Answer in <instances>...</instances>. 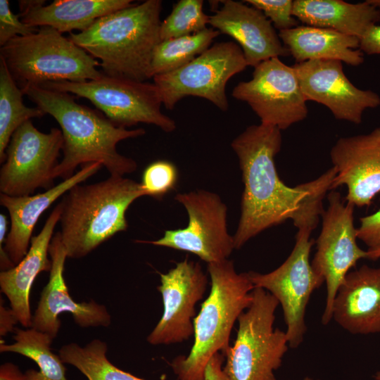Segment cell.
I'll list each match as a JSON object with an SVG mask.
<instances>
[{"instance_id":"cell-12","label":"cell","mask_w":380,"mask_h":380,"mask_svg":"<svg viewBox=\"0 0 380 380\" xmlns=\"http://www.w3.org/2000/svg\"><path fill=\"white\" fill-rule=\"evenodd\" d=\"M175 199L186 210L188 225L165 230L163 237L142 242L191 253L208 264L227 260L235 249L234 241L227 230V205L220 196L199 189L177 194Z\"/></svg>"},{"instance_id":"cell-26","label":"cell","mask_w":380,"mask_h":380,"mask_svg":"<svg viewBox=\"0 0 380 380\" xmlns=\"http://www.w3.org/2000/svg\"><path fill=\"white\" fill-rule=\"evenodd\" d=\"M14 342H1V353H14L33 360L39 371L28 369L24 374L26 380H68L66 368L59 355L52 352V339L48 334L32 327L15 329Z\"/></svg>"},{"instance_id":"cell-17","label":"cell","mask_w":380,"mask_h":380,"mask_svg":"<svg viewBox=\"0 0 380 380\" xmlns=\"http://www.w3.org/2000/svg\"><path fill=\"white\" fill-rule=\"evenodd\" d=\"M49 254L52 262L49 279L32 315V327L53 339L61 325L59 315L64 312H70L80 327H109L111 316L104 305L94 300L77 303L70 295L63 276L68 254L60 232L53 235Z\"/></svg>"},{"instance_id":"cell-30","label":"cell","mask_w":380,"mask_h":380,"mask_svg":"<svg viewBox=\"0 0 380 380\" xmlns=\"http://www.w3.org/2000/svg\"><path fill=\"white\" fill-rule=\"evenodd\" d=\"M202 0H180L161 22L160 40L190 35L207 29L209 15L203 11Z\"/></svg>"},{"instance_id":"cell-16","label":"cell","mask_w":380,"mask_h":380,"mask_svg":"<svg viewBox=\"0 0 380 380\" xmlns=\"http://www.w3.org/2000/svg\"><path fill=\"white\" fill-rule=\"evenodd\" d=\"M293 67L306 101L325 106L336 119L360 124L366 109L380 105L378 94L350 82L340 61H308Z\"/></svg>"},{"instance_id":"cell-3","label":"cell","mask_w":380,"mask_h":380,"mask_svg":"<svg viewBox=\"0 0 380 380\" xmlns=\"http://www.w3.org/2000/svg\"><path fill=\"white\" fill-rule=\"evenodd\" d=\"M162 1L146 0L97 19L68 38L95 59L111 77L145 82L150 79L153 53L160 42Z\"/></svg>"},{"instance_id":"cell-25","label":"cell","mask_w":380,"mask_h":380,"mask_svg":"<svg viewBox=\"0 0 380 380\" xmlns=\"http://www.w3.org/2000/svg\"><path fill=\"white\" fill-rule=\"evenodd\" d=\"M293 15L305 25L330 29L359 39L380 22V11L367 0L357 4L342 0H295Z\"/></svg>"},{"instance_id":"cell-8","label":"cell","mask_w":380,"mask_h":380,"mask_svg":"<svg viewBox=\"0 0 380 380\" xmlns=\"http://www.w3.org/2000/svg\"><path fill=\"white\" fill-rule=\"evenodd\" d=\"M318 221L317 217L306 215L293 222L298 229L295 246L279 267L265 274L248 272L255 288L266 290L281 305L289 346L293 349L303 341L307 330L305 310L310 296L324 282L310 262V253L314 243L310 236Z\"/></svg>"},{"instance_id":"cell-31","label":"cell","mask_w":380,"mask_h":380,"mask_svg":"<svg viewBox=\"0 0 380 380\" xmlns=\"http://www.w3.org/2000/svg\"><path fill=\"white\" fill-rule=\"evenodd\" d=\"M177 181V167L168 160H159L144 169L140 184L146 196L160 199L175 189Z\"/></svg>"},{"instance_id":"cell-1","label":"cell","mask_w":380,"mask_h":380,"mask_svg":"<svg viewBox=\"0 0 380 380\" xmlns=\"http://www.w3.org/2000/svg\"><path fill=\"white\" fill-rule=\"evenodd\" d=\"M281 131L260 122L246 127L231 143L244 186L233 236L236 249L264 230L292 220L308 194L305 183L290 187L278 175L274 158L281 147Z\"/></svg>"},{"instance_id":"cell-13","label":"cell","mask_w":380,"mask_h":380,"mask_svg":"<svg viewBox=\"0 0 380 380\" xmlns=\"http://www.w3.org/2000/svg\"><path fill=\"white\" fill-rule=\"evenodd\" d=\"M329 206L322 212V224L316 241L317 251L311 265L326 283L327 295L322 322L327 325L332 319L334 301L341 284L357 261L367 258V251L357 243L354 226V208L346 205L337 191L328 195Z\"/></svg>"},{"instance_id":"cell-33","label":"cell","mask_w":380,"mask_h":380,"mask_svg":"<svg viewBox=\"0 0 380 380\" xmlns=\"http://www.w3.org/2000/svg\"><path fill=\"white\" fill-rule=\"evenodd\" d=\"M39 27L22 22L20 13L14 14L8 0H0V46L17 36H26L37 32Z\"/></svg>"},{"instance_id":"cell-40","label":"cell","mask_w":380,"mask_h":380,"mask_svg":"<svg viewBox=\"0 0 380 380\" xmlns=\"http://www.w3.org/2000/svg\"><path fill=\"white\" fill-rule=\"evenodd\" d=\"M367 1L380 11V0H367Z\"/></svg>"},{"instance_id":"cell-35","label":"cell","mask_w":380,"mask_h":380,"mask_svg":"<svg viewBox=\"0 0 380 380\" xmlns=\"http://www.w3.org/2000/svg\"><path fill=\"white\" fill-rule=\"evenodd\" d=\"M359 49L367 55L380 54V25L370 27L360 39Z\"/></svg>"},{"instance_id":"cell-21","label":"cell","mask_w":380,"mask_h":380,"mask_svg":"<svg viewBox=\"0 0 380 380\" xmlns=\"http://www.w3.org/2000/svg\"><path fill=\"white\" fill-rule=\"evenodd\" d=\"M332 319L353 334L380 333V267L349 272L336 295Z\"/></svg>"},{"instance_id":"cell-22","label":"cell","mask_w":380,"mask_h":380,"mask_svg":"<svg viewBox=\"0 0 380 380\" xmlns=\"http://www.w3.org/2000/svg\"><path fill=\"white\" fill-rule=\"evenodd\" d=\"M62 212L61 202L53 208L40 232L32 236L29 250L22 260L13 268L0 273L1 291L7 297L18 322L25 327L32 324L30 295L39 274L50 272L52 266L49 248L53 231Z\"/></svg>"},{"instance_id":"cell-19","label":"cell","mask_w":380,"mask_h":380,"mask_svg":"<svg viewBox=\"0 0 380 380\" xmlns=\"http://www.w3.org/2000/svg\"><path fill=\"white\" fill-rule=\"evenodd\" d=\"M102 167L100 163L85 165L72 177L36 195L10 196L0 194V204L8 212L10 229L4 246L0 247V268L9 270L27 254L36 223L58 198L74 186L95 175Z\"/></svg>"},{"instance_id":"cell-14","label":"cell","mask_w":380,"mask_h":380,"mask_svg":"<svg viewBox=\"0 0 380 380\" xmlns=\"http://www.w3.org/2000/svg\"><path fill=\"white\" fill-rule=\"evenodd\" d=\"M252 75L239 82L232 96L247 103L261 123L283 130L307 117V101L293 66L272 58L254 67Z\"/></svg>"},{"instance_id":"cell-2","label":"cell","mask_w":380,"mask_h":380,"mask_svg":"<svg viewBox=\"0 0 380 380\" xmlns=\"http://www.w3.org/2000/svg\"><path fill=\"white\" fill-rule=\"evenodd\" d=\"M24 95L58 123L63 137V158L55 175L70 178L79 165L100 163L110 175L134 172L137 163L120 154L118 144L145 134L142 128L127 129L118 127L103 114L77 103L68 93L36 84L20 87Z\"/></svg>"},{"instance_id":"cell-39","label":"cell","mask_w":380,"mask_h":380,"mask_svg":"<svg viewBox=\"0 0 380 380\" xmlns=\"http://www.w3.org/2000/svg\"><path fill=\"white\" fill-rule=\"evenodd\" d=\"M367 259L376 260L380 258V248L374 251L367 250Z\"/></svg>"},{"instance_id":"cell-4","label":"cell","mask_w":380,"mask_h":380,"mask_svg":"<svg viewBox=\"0 0 380 380\" xmlns=\"http://www.w3.org/2000/svg\"><path fill=\"white\" fill-rule=\"evenodd\" d=\"M146 196L141 184L122 176L77 184L61 201L62 241L68 258H82L118 232L126 231V212Z\"/></svg>"},{"instance_id":"cell-15","label":"cell","mask_w":380,"mask_h":380,"mask_svg":"<svg viewBox=\"0 0 380 380\" xmlns=\"http://www.w3.org/2000/svg\"><path fill=\"white\" fill-rule=\"evenodd\" d=\"M159 275L163 312L147 341L154 346L179 343L194 335L196 305L204 296L208 276L198 262L187 258Z\"/></svg>"},{"instance_id":"cell-23","label":"cell","mask_w":380,"mask_h":380,"mask_svg":"<svg viewBox=\"0 0 380 380\" xmlns=\"http://www.w3.org/2000/svg\"><path fill=\"white\" fill-rule=\"evenodd\" d=\"M44 0L18 1L23 23L33 27L49 26L60 33L87 30L97 19L131 6L132 0Z\"/></svg>"},{"instance_id":"cell-11","label":"cell","mask_w":380,"mask_h":380,"mask_svg":"<svg viewBox=\"0 0 380 380\" xmlns=\"http://www.w3.org/2000/svg\"><path fill=\"white\" fill-rule=\"evenodd\" d=\"M61 129L48 133L37 129L32 120L13 134L0 169V191L10 196L33 195L36 189L48 190L54 185L55 171L63 150Z\"/></svg>"},{"instance_id":"cell-28","label":"cell","mask_w":380,"mask_h":380,"mask_svg":"<svg viewBox=\"0 0 380 380\" xmlns=\"http://www.w3.org/2000/svg\"><path fill=\"white\" fill-rule=\"evenodd\" d=\"M220 34L215 29L208 27L190 35L160 41L153 53L150 78L189 63L210 47L213 39Z\"/></svg>"},{"instance_id":"cell-41","label":"cell","mask_w":380,"mask_h":380,"mask_svg":"<svg viewBox=\"0 0 380 380\" xmlns=\"http://www.w3.org/2000/svg\"><path fill=\"white\" fill-rule=\"evenodd\" d=\"M374 378L376 380H380V370L375 373V374L374 375Z\"/></svg>"},{"instance_id":"cell-9","label":"cell","mask_w":380,"mask_h":380,"mask_svg":"<svg viewBox=\"0 0 380 380\" xmlns=\"http://www.w3.org/2000/svg\"><path fill=\"white\" fill-rule=\"evenodd\" d=\"M90 101L112 122L129 127L139 123L153 125L165 132L176 128L174 120L161 111L158 88L154 83L103 75L81 82H47L37 84Z\"/></svg>"},{"instance_id":"cell-5","label":"cell","mask_w":380,"mask_h":380,"mask_svg":"<svg viewBox=\"0 0 380 380\" xmlns=\"http://www.w3.org/2000/svg\"><path fill=\"white\" fill-rule=\"evenodd\" d=\"M208 271L211 287L194 319L191 349L170 364L177 380H204L208 362L217 353L224 357L235 322L252 303L255 287L248 273H238L232 260L208 264Z\"/></svg>"},{"instance_id":"cell-42","label":"cell","mask_w":380,"mask_h":380,"mask_svg":"<svg viewBox=\"0 0 380 380\" xmlns=\"http://www.w3.org/2000/svg\"><path fill=\"white\" fill-rule=\"evenodd\" d=\"M303 380H312V379L309 377V376H306V377L304 378ZM317 380H320V379H317Z\"/></svg>"},{"instance_id":"cell-18","label":"cell","mask_w":380,"mask_h":380,"mask_svg":"<svg viewBox=\"0 0 380 380\" xmlns=\"http://www.w3.org/2000/svg\"><path fill=\"white\" fill-rule=\"evenodd\" d=\"M330 158L336 170L331 189L346 185L348 203L369 206L380 193V127L368 134L340 138Z\"/></svg>"},{"instance_id":"cell-37","label":"cell","mask_w":380,"mask_h":380,"mask_svg":"<svg viewBox=\"0 0 380 380\" xmlns=\"http://www.w3.org/2000/svg\"><path fill=\"white\" fill-rule=\"evenodd\" d=\"M18 322L16 316L11 308H6L2 303L1 298L0 303V334L5 336L7 333L14 330L15 324Z\"/></svg>"},{"instance_id":"cell-24","label":"cell","mask_w":380,"mask_h":380,"mask_svg":"<svg viewBox=\"0 0 380 380\" xmlns=\"http://www.w3.org/2000/svg\"><path fill=\"white\" fill-rule=\"evenodd\" d=\"M279 37L296 63L337 60L358 66L364 62L360 39L333 30L298 25L279 31Z\"/></svg>"},{"instance_id":"cell-29","label":"cell","mask_w":380,"mask_h":380,"mask_svg":"<svg viewBox=\"0 0 380 380\" xmlns=\"http://www.w3.org/2000/svg\"><path fill=\"white\" fill-rule=\"evenodd\" d=\"M107 344L94 339L84 346L76 343L63 346L58 355L64 363L76 367L88 380H145L119 369L108 359Z\"/></svg>"},{"instance_id":"cell-6","label":"cell","mask_w":380,"mask_h":380,"mask_svg":"<svg viewBox=\"0 0 380 380\" xmlns=\"http://www.w3.org/2000/svg\"><path fill=\"white\" fill-rule=\"evenodd\" d=\"M0 57L20 87L47 82H81L103 75L97 69L98 60L49 26L13 38L1 46Z\"/></svg>"},{"instance_id":"cell-32","label":"cell","mask_w":380,"mask_h":380,"mask_svg":"<svg viewBox=\"0 0 380 380\" xmlns=\"http://www.w3.org/2000/svg\"><path fill=\"white\" fill-rule=\"evenodd\" d=\"M244 3L260 10L279 31L293 28L298 20L293 15L291 0H245Z\"/></svg>"},{"instance_id":"cell-7","label":"cell","mask_w":380,"mask_h":380,"mask_svg":"<svg viewBox=\"0 0 380 380\" xmlns=\"http://www.w3.org/2000/svg\"><path fill=\"white\" fill-rule=\"evenodd\" d=\"M251 305L238 318L236 340L227 349L223 367L229 380H277L274 372L288 350L286 331L274 328L278 300L254 288Z\"/></svg>"},{"instance_id":"cell-20","label":"cell","mask_w":380,"mask_h":380,"mask_svg":"<svg viewBox=\"0 0 380 380\" xmlns=\"http://www.w3.org/2000/svg\"><path fill=\"white\" fill-rule=\"evenodd\" d=\"M209 17V25L232 37L241 49L248 66L289 55L271 21L260 10L243 1H222Z\"/></svg>"},{"instance_id":"cell-10","label":"cell","mask_w":380,"mask_h":380,"mask_svg":"<svg viewBox=\"0 0 380 380\" xmlns=\"http://www.w3.org/2000/svg\"><path fill=\"white\" fill-rule=\"evenodd\" d=\"M248 66L240 46L222 42L209 47L185 65L153 77L163 105L171 110L182 99L198 96L208 100L222 111L229 108L226 85Z\"/></svg>"},{"instance_id":"cell-27","label":"cell","mask_w":380,"mask_h":380,"mask_svg":"<svg viewBox=\"0 0 380 380\" xmlns=\"http://www.w3.org/2000/svg\"><path fill=\"white\" fill-rule=\"evenodd\" d=\"M23 93L5 61L0 57V163L5 160V153L15 131L32 118L46 113L38 107L26 106Z\"/></svg>"},{"instance_id":"cell-36","label":"cell","mask_w":380,"mask_h":380,"mask_svg":"<svg viewBox=\"0 0 380 380\" xmlns=\"http://www.w3.org/2000/svg\"><path fill=\"white\" fill-rule=\"evenodd\" d=\"M224 355L215 353L208 362L204 374V380H229L223 369Z\"/></svg>"},{"instance_id":"cell-38","label":"cell","mask_w":380,"mask_h":380,"mask_svg":"<svg viewBox=\"0 0 380 380\" xmlns=\"http://www.w3.org/2000/svg\"><path fill=\"white\" fill-rule=\"evenodd\" d=\"M0 380H26L25 374L13 363L6 362L0 367Z\"/></svg>"},{"instance_id":"cell-34","label":"cell","mask_w":380,"mask_h":380,"mask_svg":"<svg viewBox=\"0 0 380 380\" xmlns=\"http://www.w3.org/2000/svg\"><path fill=\"white\" fill-rule=\"evenodd\" d=\"M360 224L356 228L357 239L367 247L368 251L380 248V209L376 213L360 219Z\"/></svg>"}]
</instances>
